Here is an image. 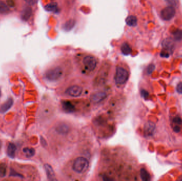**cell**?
<instances>
[{
  "instance_id": "obj_20",
  "label": "cell",
  "mask_w": 182,
  "mask_h": 181,
  "mask_svg": "<svg viewBox=\"0 0 182 181\" xmlns=\"http://www.w3.org/2000/svg\"><path fill=\"white\" fill-rule=\"evenodd\" d=\"M23 153H25L27 157L30 158L34 156L35 153V150L33 148L26 147L23 149Z\"/></svg>"
},
{
  "instance_id": "obj_18",
  "label": "cell",
  "mask_w": 182,
  "mask_h": 181,
  "mask_svg": "<svg viewBox=\"0 0 182 181\" xmlns=\"http://www.w3.org/2000/svg\"><path fill=\"white\" fill-rule=\"evenodd\" d=\"M163 45L164 48V50L166 51L171 50L173 48V44L171 40L165 39V41L163 42Z\"/></svg>"
},
{
  "instance_id": "obj_5",
  "label": "cell",
  "mask_w": 182,
  "mask_h": 181,
  "mask_svg": "<svg viewBox=\"0 0 182 181\" xmlns=\"http://www.w3.org/2000/svg\"><path fill=\"white\" fill-rule=\"evenodd\" d=\"M83 92V88L81 86L78 85H73L69 87L65 91V94L68 96L77 97L82 94Z\"/></svg>"
},
{
  "instance_id": "obj_10",
  "label": "cell",
  "mask_w": 182,
  "mask_h": 181,
  "mask_svg": "<svg viewBox=\"0 0 182 181\" xmlns=\"http://www.w3.org/2000/svg\"><path fill=\"white\" fill-rule=\"evenodd\" d=\"M32 15V9L29 6L26 7L23 9L21 13V18L25 21H27L30 19Z\"/></svg>"
},
{
  "instance_id": "obj_23",
  "label": "cell",
  "mask_w": 182,
  "mask_h": 181,
  "mask_svg": "<svg viewBox=\"0 0 182 181\" xmlns=\"http://www.w3.org/2000/svg\"><path fill=\"white\" fill-rule=\"evenodd\" d=\"M173 35L174 37V39L178 41L182 40V30L176 29L174 31L173 33Z\"/></svg>"
},
{
  "instance_id": "obj_9",
  "label": "cell",
  "mask_w": 182,
  "mask_h": 181,
  "mask_svg": "<svg viewBox=\"0 0 182 181\" xmlns=\"http://www.w3.org/2000/svg\"><path fill=\"white\" fill-rule=\"evenodd\" d=\"M17 150V147L13 143H9L7 147L6 153L8 156L11 158H14L16 156V152Z\"/></svg>"
},
{
  "instance_id": "obj_3",
  "label": "cell",
  "mask_w": 182,
  "mask_h": 181,
  "mask_svg": "<svg viewBox=\"0 0 182 181\" xmlns=\"http://www.w3.org/2000/svg\"><path fill=\"white\" fill-rule=\"evenodd\" d=\"M129 78V72L123 67H117L115 73V80L118 86L123 85L126 83Z\"/></svg>"
},
{
  "instance_id": "obj_24",
  "label": "cell",
  "mask_w": 182,
  "mask_h": 181,
  "mask_svg": "<svg viewBox=\"0 0 182 181\" xmlns=\"http://www.w3.org/2000/svg\"><path fill=\"white\" fill-rule=\"evenodd\" d=\"M166 2L170 6H175L178 4V0H165Z\"/></svg>"
},
{
  "instance_id": "obj_22",
  "label": "cell",
  "mask_w": 182,
  "mask_h": 181,
  "mask_svg": "<svg viewBox=\"0 0 182 181\" xmlns=\"http://www.w3.org/2000/svg\"><path fill=\"white\" fill-rule=\"evenodd\" d=\"M7 172V166L5 163L0 164V177H4L6 174Z\"/></svg>"
},
{
  "instance_id": "obj_1",
  "label": "cell",
  "mask_w": 182,
  "mask_h": 181,
  "mask_svg": "<svg viewBox=\"0 0 182 181\" xmlns=\"http://www.w3.org/2000/svg\"><path fill=\"white\" fill-rule=\"evenodd\" d=\"M90 166L89 160L84 157H78L74 159L72 169L75 173L83 174L87 172Z\"/></svg>"
},
{
  "instance_id": "obj_13",
  "label": "cell",
  "mask_w": 182,
  "mask_h": 181,
  "mask_svg": "<svg viewBox=\"0 0 182 181\" xmlns=\"http://www.w3.org/2000/svg\"><path fill=\"white\" fill-rule=\"evenodd\" d=\"M126 23L129 26L134 27L137 25V18L134 16H130L126 18Z\"/></svg>"
},
{
  "instance_id": "obj_19",
  "label": "cell",
  "mask_w": 182,
  "mask_h": 181,
  "mask_svg": "<svg viewBox=\"0 0 182 181\" xmlns=\"http://www.w3.org/2000/svg\"><path fill=\"white\" fill-rule=\"evenodd\" d=\"M140 175L143 181H149L150 180V175L145 168H142L141 170Z\"/></svg>"
},
{
  "instance_id": "obj_11",
  "label": "cell",
  "mask_w": 182,
  "mask_h": 181,
  "mask_svg": "<svg viewBox=\"0 0 182 181\" xmlns=\"http://www.w3.org/2000/svg\"><path fill=\"white\" fill-rule=\"evenodd\" d=\"M44 168L48 178L50 180H56L55 173L52 167H51L50 165L46 164L44 165Z\"/></svg>"
},
{
  "instance_id": "obj_8",
  "label": "cell",
  "mask_w": 182,
  "mask_h": 181,
  "mask_svg": "<svg viewBox=\"0 0 182 181\" xmlns=\"http://www.w3.org/2000/svg\"><path fill=\"white\" fill-rule=\"evenodd\" d=\"M14 104V100L12 98H9L4 103L0 106V113L3 114L8 111Z\"/></svg>"
},
{
  "instance_id": "obj_12",
  "label": "cell",
  "mask_w": 182,
  "mask_h": 181,
  "mask_svg": "<svg viewBox=\"0 0 182 181\" xmlns=\"http://www.w3.org/2000/svg\"><path fill=\"white\" fill-rule=\"evenodd\" d=\"M69 130V126L65 123H61L56 127V131L61 134H65Z\"/></svg>"
},
{
  "instance_id": "obj_29",
  "label": "cell",
  "mask_w": 182,
  "mask_h": 181,
  "mask_svg": "<svg viewBox=\"0 0 182 181\" xmlns=\"http://www.w3.org/2000/svg\"><path fill=\"white\" fill-rule=\"evenodd\" d=\"M25 1L29 4H33L35 2L34 0H25Z\"/></svg>"
},
{
  "instance_id": "obj_28",
  "label": "cell",
  "mask_w": 182,
  "mask_h": 181,
  "mask_svg": "<svg viewBox=\"0 0 182 181\" xmlns=\"http://www.w3.org/2000/svg\"><path fill=\"white\" fill-rule=\"evenodd\" d=\"M7 2H8V4L9 6H14V2L12 0H9L7 1Z\"/></svg>"
},
{
  "instance_id": "obj_16",
  "label": "cell",
  "mask_w": 182,
  "mask_h": 181,
  "mask_svg": "<svg viewBox=\"0 0 182 181\" xmlns=\"http://www.w3.org/2000/svg\"><path fill=\"white\" fill-rule=\"evenodd\" d=\"M121 51L123 55H128L132 52V48L127 43H123L121 46Z\"/></svg>"
},
{
  "instance_id": "obj_17",
  "label": "cell",
  "mask_w": 182,
  "mask_h": 181,
  "mask_svg": "<svg viewBox=\"0 0 182 181\" xmlns=\"http://www.w3.org/2000/svg\"><path fill=\"white\" fill-rule=\"evenodd\" d=\"M45 10L49 12H56L58 10V4L56 2H52L45 6Z\"/></svg>"
},
{
  "instance_id": "obj_2",
  "label": "cell",
  "mask_w": 182,
  "mask_h": 181,
  "mask_svg": "<svg viewBox=\"0 0 182 181\" xmlns=\"http://www.w3.org/2000/svg\"><path fill=\"white\" fill-rule=\"evenodd\" d=\"M64 75V70L59 66L54 67L48 70L44 75V78L47 81L56 82L61 79Z\"/></svg>"
},
{
  "instance_id": "obj_6",
  "label": "cell",
  "mask_w": 182,
  "mask_h": 181,
  "mask_svg": "<svg viewBox=\"0 0 182 181\" xmlns=\"http://www.w3.org/2000/svg\"><path fill=\"white\" fill-rule=\"evenodd\" d=\"M176 10L174 6H168L163 9L161 12V17L165 20L168 21L171 19L175 16Z\"/></svg>"
},
{
  "instance_id": "obj_27",
  "label": "cell",
  "mask_w": 182,
  "mask_h": 181,
  "mask_svg": "<svg viewBox=\"0 0 182 181\" xmlns=\"http://www.w3.org/2000/svg\"><path fill=\"white\" fill-rule=\"evenodd\" d=\"M154 66L153 65H150L148 66V73H151L153 71V70H154Z\"/></svg>"
},
{
  "instance_id": "obj_15",
  "label": "cell",
  "mask_w": 182,
  "mask_h": 181,
  "mask_svg": "<svg viewBox=\"0 0 182 181\" xmlns=\"http://www.w3.org/2000/svg\"><path fill=\"white\" fill-rule=\"evenodd\" d=\"M10 12V9L8 5L2 1H0V14H8Z\"/></svg>"
},
{
  "instance_id": "obj_4",
  "label": "cell",
  "mask_w": 182,
  "mask_h": 181,
  "mask_svg": "<svg viewBox=\"0 0 182 181\" xmlns=\"http://www.w3.org/2000/svg\"><path fill=\"white\" fill-rule=\"evenodd\" d=\"M82 64L84 69L88 72L94 71L98 64V60L95 56L92 55H86L82 60Z\"/></svg>"
},
{
  "instance_id": "obj_30",
  "label": "cell",
  "mask_w": 182,
  "mask_h": 181,
  "mask_svg": "<svg viewBox=\"0 0 182 181\" xmlns=\"http://www.w3.org/2000/svg\"><path fill=\"white\" fill-rule=\"evenodd\" d=\"M1 146H2V142H1V140H0V148L1 147Z\"/></svg>"
},
{
  "instance_id": "obj_21",
  "label": "cell",
  "mask_w": 182,
  "mask_h": 181,
  "mask_svg": "<svg viewBox=\"0 0 182 181\" xmlns=\"http://www.w3.org/2000/svg\"><path fill=\"white\" fill-rule=\"evenodd\" d=\"M62 106L63 108L65 109L66 111L72 112L74 111V106L69 102H64L62 103Z\"/></svg>"
},
{
  "instance_id": "obj_14",
  "label": "cell",
  "mask_w": 182,
  "mask_h": 181,
  "mask_svg": "<svg viewBox=\"0 0 182 181\" xmlns=\"http://www.w3.org/2000/svg\"><path fill=\"white\" fill-rule=\"evenodd\" d=\"M76 22L74 19L69 20L67 22L65 23L63 25V28L65 31H69L71 30L75 25Z\"/></svg>"
},
{
  "instance_id": "obj_25",
  "label": "cell",
  "mask_w": 182,
  "mask_h": 181,
  "mask_svg": "<svg viewBox=\"0 0 182 181\" xmlns=\"http://www.w3.org/2000/svg\"><path fill=\"white\" fill-rule=\"evenodd\" d=\"M160 55L163 57H168L169 56V53L167 51L165 50H163L160 53Z\"/></svg>"
},
{
  "instance_id": "obj_26",
  "label": "cell",
  "mask_w": 182,
  "mask_h": 181,
  "mask_svg": "<svg viewBox=\"0 0 182 181\" xmlns=\"http://www.w3.org/2000/svg\"><path fill=\"white\" fill-rule=\"evenodd\" d=\"M177 91L179 94H182V82H180V83L177 84Z\"/></svg>"
},
{
  "instance_id": "obj_7",
  "label": "cell",
  "mask_w": 182,
  "mask_h": 181,
  "mask_svg": "<svg viewBox=\"0 0 182 181\" xmlns=\"http://www.w3.org/2000/svg\"><path fill=\"white\" fill-rule=\"evenodd\" d=\"M107 97L106 93L104 92H96L91 96V100L93 103L98 104L104 100Z\"/></svg>"
},
{
  "instance_id": "obj_31",
  "label": "cell",
  "mask_w": 182,
  "mask_h": 181,
  "mask_svg": "<svg viewBox=\"0 0 182 181\" xmlns=\"http://www.w3.org/2000/svg\"><path fill=\"white\" fill-rule=\"evenodd\" d=\"M1 89L0 88V98H1Z\"/></svg>"
}]
</instances>
